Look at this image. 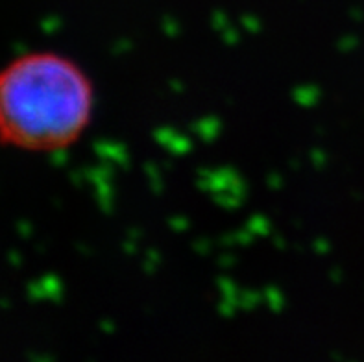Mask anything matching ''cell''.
<instances>
[{
	"mask_svg": "<svg viewBox=\"0 0 364 362\" xmlns=\"http://www.w3.org/2000/svg\"><path fill=\"white\" fill-rule=\"evenodd\" d=\"M95 113V82L70 55L30 50L0 69V147L26 154L69 150Z\"/></svg>",
	"mask_w": 364,
	"mask_h": 362,
	"instance_id": "obj_1",
	"label": "cell"
}]
</instances>
